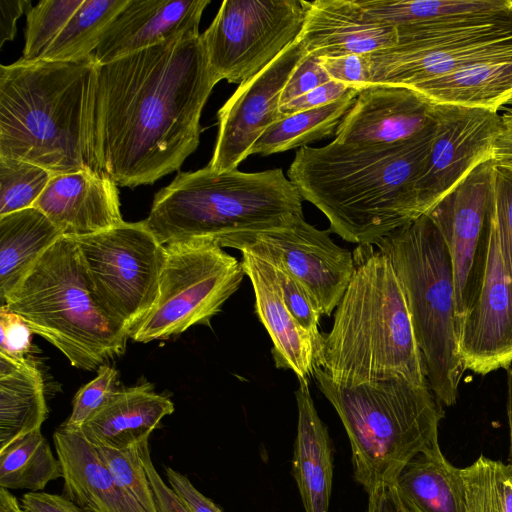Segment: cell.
<instances>
[{
    "label": "cell",
    "instance_id": "c3c4849f",
    "mask_svg": "<svg viewBox=\"0 0 512 512\" xmlns=\"http://www.w3.org/2000/svg\"><path fill=\"white\" fill-rule=\"evenodd\" d=\"M367 512H412L402 500L395 483H382L368 492Z\"/></svg>",
    "mask_w": 512,
    "mask_h": 512
},
{
    "label": "cell",
    "instance_id": "74e56055",
    "mask_svg": "<svg viewBox=\"0 0 512 512\" xmlns=\"http://www.w3.org/2000/svg\"><path fill=\"white\" fill-rule=\"evenodd\" d=\"M487 217L495 228L503 262L512 278V170L493 165Z\"/></svg>",
    "mask_w": 512,
    "mask_h": 512
},
{
    "label": "cell",
    "instance_id": "e575fe53",
    "mask_svg": "<svg viewBox=\"0 0 512 512\" xmlns=\"http://www.w3.org/2000/svg\"><path fill=\"white\" fill-rule=\"evenodd\" d=\"M52 176L33 163L0 157V216L33 207Z\"/></svg>",
    "mask_w": 512,
    "mask_h": 512
},
{
    "label": "cell",
    "instance_id": "d4e9b609",
    "mask_svg": "<svg viewBox=\"0 0 512 512\" xmlns=\"http://www.w3.org/2000/svg\"><path fill=\"white\" fill-rule=\"evenodd\" d=\"M295 397L298 423L292 474L305 512H328L333 478L330 437L315 408L309 381L299 382Z\"/></svg>",
    "mask_w": 512,
    "mask_h": 512
},
{
    "label": "cell",
    "instance_id": "e0dca14e",
    "mask_svg": "<svg viewBox=\"0 0 512 512\" xmlns=\"http://www.w3.org/2000/svg\"><path fill=\"white\" fill-rule=\"evenodd\" d=\"M489 249L479 295L458 333L465 370L486 375L512 364V278L494 226L486 215Z\"/></svg>",
    "mask_w": 512,
    "mask_h": 512
},
{
    "label": "cell",
    "instance_id": "7a4b0ae2",
    "mask_svg": "<svg viewBox=\"0 0 512 512\" xmlns=\"http://www.w3.org/2000/svg\"><path fill=\"white\" fill-rule=\"evenodd\" d=\"M436 125V124H435ZM435 127L394 144H344L298 149L287 176L303 199L328 219L345 241L372 244L415 221L416 182Z\"/></svg>",
    "mask_w": 512,
    "mask_h": 512
},
{
    "label": "cell",
    "instance_id": "d590c367",
    "mask_svg": "<svg viewBox=\"0 0 512 512\" xmlns=\"http://www.w3.org/2000/svg\"><path fill=\"white\" fill-rule=\"evenodd\" d=\"M83 0H42L26 12L22 59H38L52 44Z\"/></svg>",
    "mask_w": 512,
    "mask_h": 512
},
{
    "label": "cell",
    "instance_id": "7c38bea8",
    "mask_svg": "<svg viewBox=\"0 0 512 512\" xmlns=\"http://www.w3.org/2000/svg\"><path fill=\"white\" fill-rule=\"evenodd\" d=\"M304 0H224L201 34L218 81L242 84L299 38Z\"/></svg>",
    "mask_w": 512,
    "mask_h": 512
},
{
    "label": "cell",
    "instance_id": "7bdbcfd3",
    "mask_svg": "<svg viewBox=\"0 0 512 512\" xmlns=\"http://www.w3.org/2000/svg\"><path fill=\"white\" fill-rule=\"evenodd\" d=\"M367 55H345L320 58V63L332 80L354 87L358 91L370 83V63Z\"/></svg>",
    "mask_w": 512,
    "mask_h": 512
},
{
    "label": "cell",
    "instance_id": "f907efd6",
    "mask_svg": "<svg viewBox=\"0 0 512 512\" xmlns=\"http://www.w3.org/2000/svg\"><path fill=\"white\" fill-rule=\"evenodd\" d=\"M32 6L30 0H0V48L14 39L16 21Z\"/></svg>",
    "mask_w": 512,
    "mask_h": 512
},
{
    "label": "cell",
    "instance_id": "816d5d0a",
    "mask_svg": "<svg viewBox=\"0 0 512 512\" xmlns=\"http://www.w3.org/2000/svg\"><path fill=\"white\" fill-rule=\"evenodd\" d=\"M506 379H507L506 410H507L509 436H510L509 464L512 466V367H509L506 369Z\"/></svg>",
    "mask_w": 512,
    "mask_h": 512
},
{
    "label": "cell",
    "instance_id": "2e32d148",
    "mask_svg": "<svg viewBox=\"0 0 512 512\" xmlns=\"http://www.w3.org/2000/svg\"><path fill=\"white\" fill-rule=\"evenodd\" d=\"M306 54L298 38L258 74L239 85L218 111V134L209 168L216 172L235 170L251 155L258 138L282 118V91Z\"/></svg>",
    "mask_w": 512,
    "mask_h": 512
},
{
    "label": "cell",
    "instance_id": "5bb4252c",
    "mask_svg": "<svg viewBox=\"0 0 512 512\" xmlns=\"http://www.w3.org/2000/svg\"><path fill=\"white\" fill-rule=\"evenodd\" d=\"M330 233L300 216L287 227L248 236L236 249L286 270L310 292L322 315L330 316L354 272L353 254L335 244Z\"/></svg>",
    "mask_w": 512,
    "mask_h": 512
},
{
    "label": "cell",
    "instance_id": "f546056e",
    "mask_svg": "<svg viewBox=\"0 0 512 512\" xmlns=\"http://www.w3.org/2000/svg\"><path fill=\"white\" fill-rule=\"evenodd\" d=\"M357 94L358 90L351 88L344 96L327 105L282 117L258 138L251 154L267 156L280 153L332 135Z\"/></svg>",
    "mask_w": 512,
    "mask_h": 512
},
{
    "label": "cell",
    "instance_id": "d6a6232c",
    "mask_svg": "<svg viewBox=\"0 0 512 512\" xmlns=\"http://www.w3.org/2000/svg\"><path fill=\"white\" fill-rule=\"evenodd\" d=\"M377 22L393 26L415 25L441 18L493 11L511 0H357Z\"/></svg>",
    "mask_w": 512,
    "mask_h": 512
},
{
    "label": "cell",
    "instance_id": "7402d4cb",
    "mask_svg": "<svg viewBox=\"0 0 512 512\" xmlns=\"http://www.w3.org/2000/svg\"><path fill=\"white\" fill-rule=\"evenodd\" d=\"M242 267L251 281L255 312L273 343L275 366L290 369L300 381H309L316 368L317 344L284 302L274 268L268 261L243 250Z\"/></svg>",
    "mask_w": 512,
    "mask_h": 512
},
{
    "label": "cell",
    "instance_id": "cb8c5ba5",
    "mask_svg": "<svg viewBox=\"0 0 512 512\" xmlns=\"http://www.w3.org/2000/svg\"><path fill=\"white\" fill-rule=\"evenodd\" d=\"M169 397L143 383L118 389L82 425L80 432L92 445L125 449L148 440L161 420L172 414Z\"/></svg>",
    "mask_w": 512,
    "mask_h": 512
},
{
    "label": "cell",
    "instance_id": "30bf717a",
    "mask_svg": "<svg viewBox=\"0 0 512 512\" xmlns=\"http://www.w3.org/2000/svg\"><path fill=\"white\" fill-rule=\"evenodd\" d=\"M74 239L93 296L131 337L157 301L166 247L144 220Z\"/></svg>",
    "mask_w": 512,
    "mask_h": 512
},
{
    "label": "cell",
    "instance_id": "ffe728a7",
    "mask_svg": "<svg viewBox=\"0 0 512 512\" xmlns=\"http://www.w3.org/2000/svg\"><path fill=\"white\" fill-rule=\"evenodd\" d=\"M33 207L69 237L98 233L124 222L116 183L102 171L53 175Z\"/></svg>",
    "mask_w": 512,
    "mask_h": 512
},
{
    "label": "cell",
    "instance_id": "484cf974",
    "mask_svg": "<svg viewBox=\"0 0 512 512\" xmlns=\"http://www.w3.org/2000/svg\"><path fill=\"white\" fill-rule=\"evenodd\" d=\"M395 484L412 512H466L462 470L445 458L439 444L414 457Z\"/></svg>",
    "mask_w": 512,
    "mask_h": 512
},
{
    "label": "cell",
    "instance_id": "8fae6325",
    "mask_svg": "<svg viewBox=\"0 0 512 512\" xmlns=\"http://www.w3.org/2000/svg\"><path fill=\"white\" fill-rule=\"evenodd\" d=\"M157 301L131 339L147 343L210 325L245 275L241 262L218 244L190 240L169 244Z\"/></svg>",
    "mask_w": 512,
    "mask_h": 512
},
{
    "label": "cell",
    "instance_id": "9c48e42d",
    "mask_svg": "<svg viewBox=\"0 0 512 512\" xmlns=\"http://www.w3.org/2000/svg\"><path fill=\"white\" fill-rule=\"evenodd\" d=\"M396 30L395 45L368 55L369 85L411 88L471 64L512 58V2Z\"/></svg>",
    "mask_w": 512,
    "mask_h": 512
},
{
    "label": "cell",
    "instance_id": "8992f818",
    "mask_svg": "<svg viewBox=\"0 0 512 512\" xmlns=\"http://www.w3.org/2000/svg\"><path fill=\"white\" fill-rule=\"evenodd\" d=\"M313 377L343 423L354 478L367 492L395 483L414 457L439 444L445 411L429 385L399 378L337 382L320 367Z\"/></svg>",
    "mask_w": 512,
    "mask_h": 512
},
{
    "label": "cell",
    "instance_id": "5b68a950",
    "mask_svg": "<svg viewBox=\"0 0 512 512\" xmlns=\"http://www.w3.org/2000/svg\"><path fill=\"white\" fill-rule=\"evenodd\" d=\"M302 196L281 168L179 172L154 196L146 227L164 246L207 240L236 249L248 236L303 216Z\"/></svg>",
    "mask_w": 512,
    "mask_h": 512
},
{
    "label": "cell",
    "instance_id": "ab89813d",
    "mask_svg": "<svg viewBox=\"0 0 512 512\" xmlns=\"http://www.w3.org/2000/svg\"><path fill=\"white\" fill-rule=\"evenodd\" d=\"M272 266L285 304L298 323L318 344L322 334L319 332L322 313L316 301L304 285L290 273L279 266Z\"/></svg>",
    "mask_w": 512,
    "mask_h": 512
},
{
    "label": "cell",
    "instance_id": "4fadbf2b",
    "mask_svg": "<svg viewBox=\"0 0 512 512\" xmlns=\"http://www.w3.org/2000/svg\"><path fill=\"white\" fill-rule=\"evenodd\" d=\"M492 170L491 160L479 164L427 213L449 252L458 333L484 278L489 249L486 215Z\"/></svg>",
    "mask_w": 512,
    "mask_h": 512
},
{
    "label": "cell",
    "instance_id": "836d02e7",
    "mask_svg": "<svg viewBox=\"0 0 512 512\" xmlns=\"http://www.w3.org/2000/svg\"><path fill=\"white\" fill-rule=\"evenodd\" d=\"M466 512H512V466L480 455L461 469Z\"/></svg>",
    "mask_w": 512,
    "mask_h": 512
},
{
    "label": "cell",
    "instance_id": "db71d44e",
    "mask_svg": "<svg viewBox=\"0 0 512 512\" xmlns=\"http://www.w3.org/2000/svg\"><path fill=\"white\" fill-rule=\"evenodd\" d=\"M512 104V94L507 98V100L504 102L503 106L504 105H511Z\"/></svg>",
    "mask_w": 512,
    "mask_h": 512
},
{
    "label": "cell",
    "instance_id": "1f68e13d",
    "mask_svg": "<svg viewBox=\"0 0 512 512\" xmlns=\"http://www.w3.org/2000/svg\"><path fill=\"white\" fill-rule=\"evenodd\" d=\"M128 0H83L64 29L38 58L77 61L90 56L101 37Z\"/></svg>",
    "mask_w": 512,
    "mask_h": 512
},
{
    "label": "cell",
    "instance_id": "f35d334b",
    "mask_svg": "<svg viewBox=\"0 0 512 512\" xmlns=\"http://www.w3.org/2000/svg\"><path fill=\"white\" fill-rule=\"evenodd\" d=\"M117 376L118 373L113 367L101 365L97 369V376L76 393L72 412L60 427L69 431H80L86 420L118 390Z\"/></svg>",
    "mask_w": 512,
    "mask_h": 512
},
{
    "label": "cell",
    "instance_id": "ac0fdd59",
    "mask_svg": "<svg viewBox=\"0 0 512 512\" xmlns=\"http://www.w3.org/2000/svg\"><path fill=\"white\" fill-rule=\"evenodd\" d=\"M437 104L418 91L398 85L370 84L358 91L335 132L344 144H394L435 127Z\"/></svg>",
    "mask_w": 512,
    "mask_h": 512
},
{
    "label": "cell",
    "instance_id": "4316f807",
    "mask_svg": "<svg viewBox=\"0 0 512 512\" xmlns=\"http://www.w3.org/2000/svg\"><path fill=\"white\" fill-rule=\"evenodd\" d=\"M60 230L38 208L0 216V303L60 237Z\"/></svg>",
    "mask_w": 512,
    "mask_h": 512
},
{
    "label": "cell",
    "instance_id": "60d3db41",
    "mask_svg": "<svg viewBox=\"0 0 512 512\" xmlns=\"http://www.w3.org/2000/svg\"><path fill=\"white\" fill-rule=\"evenodd\" d=\"M27 323L6 306H0V353L15 359H25L31 351V335Z\"/></svg>",
    "mask_w": 512,
    "mask_h": 512
},
{
    "label": "cell",
    "instance_id": "4dcf8cb0",
    "mask_svg": "<svg viewBox=\"0 0 512 512\" xmlns=\"http://www.w3.org/2000/svg\"><path fill=\"white\" fill-rule=\"evenodd\" d=\"M62 477V468L41 428L0 450V487L37 492Z\"/></svg>",
    "mask_w": 512,
    "mask_h": 512
},
{
    "label": "cell",
    "instance_id": "bcb514c9",
    "mask_svg": "<svg viewBox=\"0 0 512 512\" xmlns=\"http://www.w3.org/2000/svg\"><path fill=\"white\" fill-rule=\"evenodd\" d=\"M170 487L182 498L191 512H223L212 500L204 496L190 482L187 476L165 467Z\"/></svg>",
    "mask_w": 512,
    "mask_h": 512
},
{
    "label": "cell",
    "instance_id": "52a82bcc",
    "mask_svg": "<svg viewBox=\"0 0 512 512\" xmlns=\"http://www.w3.org/2000/svg\"><path fill=\"white\" fill-rule=\"evenodd\" d=\"M0 306L82 370L120 357L130 338L93 296L74 237L62 236L48 248Z\"/></svg>",
    "mask_w": 512,
    "mask_h": 512
},
{
    "label": "cell",
    "instance_id": "277c9868",
    "mask_svg": "<svg viewBox=\"0 0 512 512\" xmlns=\"http://www.w3.org/2000/svg\"><path fill=\"white\" fill-rule=\"evenodd\" d=\"M354 272L321 334L316 367L344 383L399 378L428 385L401 282L390 258L372 244L358 245Z\"/></svg>",
    "mask_w": 512,
    "mask_h": 512
},
{
    "label": "cell",
    "instance_id": "d6986e66",
    "mask_svg": "<svg viewBox=\"0 0 512 512\" xmlns=\"http://www.w3.org/2000/svg\"><path fill=\"white\" fill-rule=\"evenodd\" d=\"M210 0H128L92 53L97 65L182 37L200 35Z\"/></svg>",
    "mask_w": 512,
    "mask_h": 512
},
{
    "label": "cell",
    "instance_id": "9a60e30c",
    "mask_svg": "<svg viewBox=\"0 0 512 512\" xmlns=\"http://www.w3.org/2000/svg\"><path fill=\"white\" fill-rule=\"evenodd\" d=\"M499 127L496 110L437 104L432 144L415 186L423 215L475 167L491 160Z\"/></svg>",
    "mask_w": 512,
    "mask_h": 512
},
{
    "label": "cell",
    "instance_id": "603a6c76",
    "mask_svg": "<svg viewBox=\"0 0 512 512\" xmlns=\"http://www.w3.org/2000/svg\"><path fill=\"white\" fill-rule=\"evenodd\" d=\"M63 493L84 512H145L115 482L94 445L80 431L53 433Z\"/></svg>",
    "mask_w": 512,
    "mask_h": 512
},
{
    "label": "cell",
    "instance_id": "8d00e7d4",
    "mask_svg": "<svg viewBox=\"0 0 512 512\" xmlns=\"http://www.w3.org/2000/svg\"><path fill=\"white\" fill-rule=\"evenodd\" d=\"M139 444L125 449L95 448L123 492L145 512H157Z\"/></svg>",
    "mask_w": 512,
    "mask_h": 512
},
{
    "label": "cell",
    "instance_id": "f5cc1de1",
    "mask_svg": "<svg viewBox=\"0 0 512 512\" xmlns=\"http://www.w3.org/2000/svg\"><path fill=\"white\" fill-rule=\"evenodd\" d=\"M0 512H23L16 497L3 487H0Z\"/></svg>",
    "mask_w": 512,
    "mask_h": 512
},
{
    "label": "cell",
    "instance_id": "681fc988",
    "mask_svg": "<svg viewBox=\"0 0 512 512\" xmlns=\"http://www.w3.org/2000/svg\"><path fill=\"white\" fill-rule=\"evenodd\" d=\"M491 161L494 166L512 170V113L500 116V127L495 138Z\"/></svg>",
    "mask_w": 512,
    "mask_h": 512
},
{
    "label": "cell",
    "instance_id": "3957f363",
    "mask_svg": "<svg viewBox=\"0 0 512 512\" xmlns=\"http://www.w3.org/2000/svg\"><path fill=\"white\" fill-rule=\"evenodd\" d=\"M93 55L0 66V157L53 175L101 171L93 145L97 76Z\"/></svg>",
    "mask_w": 512,
    "mask_h": 512
},
{
    "label": "cell",
    "instance_id": "44dd1931",
    "mask_svg": "<svg viewBox=\"0 0 512 512\" xmlns=\"http://www.w3.org/2000/svg\"><path fill=\"white\" fill-rule=\"evenodd\" d=\"M299 40L319 58L367 55L395 45L397 30L370 18L357 0H315L306 1Z\"/></svg>",
    "mask_w": 512,
    "mask_h": 512
},
{
    "label": "cell",
    "instance_id": "f6af8a7d",
    "mask_svg": "<svg viewBox=\"0 0 512 512\" xmlns=\"http://www.w3.org/2000/svg\"><path fill=\"white\" fill-rule=\"evenodd\" d=\"M351 88L343 83L330 80L308 93L293 99L279 108L282 117L334 102L344 96Z\"/></svg>",
    "mask_w": 512,
    "mask_h": 512
},
{
    "label": "cell",
    "instance_id": "b9f144b4",
    "mask_svg": "<svg viewBox=\"0 0 512 512\" xmlns=\"http://www.w3.org/2000/svg\"><path fill=\"white\" fill-rule=\"evenodd\" d=\"M330 80L320 58L307 53L284 86L280 107Z\"/></svg>",
    "mask_w": 512,
    "mask_h": 512
},
{
    "label": "cell",
    "instance_id": "11a10c76",
    "mask_svg": "<svg viewBox=\"0 0 512 512\" xmlns=\"http://www.w3.org/2000/svg\"><path fill=\"white\" fill-rule=\"evenodd\" d=\"M509 106H510V108L507 111L512 113V104Z\"/></svg>",
    "mask_w": 512,
    "mask_h": 512
},
{
    "label": "cell",
    "instance_id": "6da1fadb",
    "mask_svg": "<svg viewBox=\"0 0 512 512\" xmlns=\"http://www.w3.org/2000/svg\"><path fill=\"white\" fill-rule=\"evenodd\" d=\"M218 82L201 34L98 65L93 145L99 169L129 188L179 170L199 145L202 110Z\"/></svg>",
    "mask_w": 512,
    "mask_h": 512
},
{
    "label": "cell",
    "instance_id": "ee69618b",
    "mask_svg": "<svg viewBox=\"0 0 512 512\" xmlns=\"http://www.w3.org/2000/svg\"><path fill=\"white\" fill-rule=\"evenodd\" d=\"M157 512H191L182 498L160 477L150 456L148 440L139 444Z\"/></svg>",
    "mask_w": 512,
    "mask_h": 512
},
{
    "label": "cell",
    "instance_id": "ba28073f",
    "mask_svg": "<svg viewBox=\"0 0 512 512\" xmlns=\"http://www.w3.org/2000/svg\"><path fill=\"white\" fill-rule=\"evenodd\" d=\"M374 246L390 258L403 287L428 385L442 405L452 406L465 368L452 264L442 235L424 214Z\"/></svg>",
    "mask_w": 512,
    "mask_h": 512
},
{
    "label": "cell",
    "instance_id": "83f0119b",
    "mask_svg": "<svg viewBox=\"0 0 512 512\" xmlns=\"http://www.w3.org/2000/svg\"><path fill=\"white\" fill-rule=\"evenodd\" d=\"M47 414L43 378L36 364L0 353V450L41 428Z\"/></svg>",
    "mask_w": 512,
    "mask_h": 512
},
{
    "label": "cell",
    "instance_id": "7dc6e473",
    "mask_svg": "<svg viewBox=\"0 0 512 512\" xmlns=\"http://www.w3.org/2000/svg\"><path fill=\"white\" fill-rule=\"evenodd\" d=\"M23 512H84L65 496L28 492L21 499Z\"/></svg>",
    "mask_w": 512,
    "mask_h": 512
},
{
    "label": "cell",
    "instance_id": "f1b7e54d",
    "mask_svg": "<svg viewBox=\"0 0 512 512\" xmlns=\"http://www.w3.org/2000/svg\"><path fill=\"white\" fill-rule=\"evenodd\" d=\"M411 88L436 104L498 111L512 94V58L471 64Z\"/></svg>",
    "mask_w": 512,
    "mask_h": 512
}]
</instances>
